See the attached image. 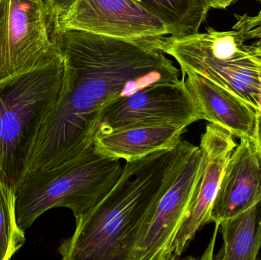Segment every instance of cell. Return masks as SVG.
I'll return each mask as SVG.
<instances>
[{
    "mask_svg": "<svg viewBox=\"0 0 261 260\" xmlns=\"http://www.w3.org/2000/svg\"><path fill=\"white\" fill-rule=\"evenodd\" d=\"M51 38L64 60L62 85L41 125L26 174L67 163L90 149L99 115L112 102L181 79L155 38L119 39L80 31H60Z\"/></svg>",
    "mask_w": 261,
    "mask_h": 260,
    "instance_id": "1",
    "label": "cell"
},
{
    "mask_svg": "<svg viewBox=\"0 0 261 260\" xmlns=\"http://www.w3.org/2000/svg\"><path fill=\"white\" fill-rule=\"evenodd\" d=\"M195 148L182 140L174 149L126 162L108 193L76 219L73 235L58 247L61 258L130 260L140 232L156 201Z\"/></svg>",
    "mask_w": 261,
    "mask_h": 260,
    "instance_id": "2",
    "label": "cell"
},
{
    "mask_svg": "<svg viewBox=\"0 0 261 260\" xmlns=\"http://www.w3.org/2000/svg\"><path fill=\"white\" fill-rule=\"evenodd\" d=\"M231 30L155 38V44L179 64L182 75H200L234 93L257 111L261 56V10L236 15Z\"/></svg>",
    "mask_w": 261,
    "mask_h": 260,
    "instance_id": "3",
    "label": "cell"
},
{
    "mask_svg": "<svg viewBox=\"0 0 261 260\" xmlns=\"http://www.w3.org/2000/svg\"><path fill=\"white\" fill-rule=\"evenodd\" d=\"M63 76L64 60L57 46L32 70L0 80V180L15 192L41 125L58 100Z\"/></svg>",
    "mask_w": 261,
    "mask_h": 260,
    "instance_id": "4",
    "label": "cell"
},
{
    "mask_svg": "<svg viewBox=\"0 0 261 260\" xmlns=\"http://www.w3.org/2000/svg\"><path fill=\"white\" fill-rule=\"evenodd\" d=\"M120 160L103 157L93 146L74 160L25 174L15 192L17 224L23 232L54 208H67L75 219L91 211L122 174Z\"/></svg>",
    "mask_w": 261,
    "mask_h": 260,
    "instance_id": "5",
    "label": "cell"
},
{
    "mask_svg": "<svg viewBox=\"0 0 261 260\" xmlns=\"http://www.w3.org/2000/svg\"><path fill=\"white\" fill-rule=\"evenodd\" d=\"M204 162L203 151L196 146L156 201L130 260H172L173 242L196 198Z\"/></svg>",
    "mask_w": 261,
    "mask_h": 260,
    "instance_id": "6",
    "label": "cell"
},
{
    "mask_svg": "<svg viewBox=\"0 0 261 260\" xmlns=\"http://www.w3.org/2000/svg\"><path fill=\"white\" fill-rule=\"evenodd\" d=\"M199 120L202 115L182 76L177 82L154 84L112 102L99 115L95 137L138 125L189 126Z\"/></svg>",
    "mask_w": 261,
    "mask_h": 260,
    "instance_id": "7",
    "label": "cell"
},
{
    "mask_svg": "<svg viewBox=\"0 0 261 260\" xmlns=\"http://www.w3.org/2000/svg\"><path fill=\"white\" fill-rule=\"evenodd\" d=\"M56 49L44 0H0V80L32 70Z\"/></svg>",
    "mask_w": 261,
    "mask_h": 260,
    "instance_id": "8",
    "label": "cell"
},
{
    "mask_svg": "<svg viewBox=\"0 0 261 260\" xmlns=\"http://www.w3.org/2000/svg\"><path fill=\"white\" fill-rule=\"evenodd\" d=\"M60 31H80L128 40L169 35L167 26L136 0H76L54 34Z\"/></svg>",
    "mask_w": 261,
    "mask_h": 260,
    "instance_id": "9",
    "label": "cell"
},
{
    "mask_svg": "<svg viewBox=\"0 0 261 260\" xmlns=\"http://www.w3.org/2000/svg\"><path fill=\"white\" fill-rule=\"evenodd\" d=\"M237 145L231 133L213 124L207 125L199 145L205 157L203 172L190 213L173 242L172 260L179 259L196 233L210 223L212 207L225 166Z\"/></svg>",
    "mask_w": 261,
    "mask_h": 260,
    "instance_id": "10",
    "label": "cell"
},
{
    "mask_svg": "<svg viewBox=\"0 0 261 260\" xmlns=\"http://www.w3.org/2000/svg\"><path fill=\"white\" fill-rule=\"evenodd\" d=\"M230 155L210 213L216 227L261 199V156L253 140L242 137Z\"/></svg>",
    "mask_w": 261,
    "mask_h": 260,
    "instance_id": "11",
    "label": "cell"
},
{
    "mask_svg": "<svg viewBox=\"0 0 261 260\" xmlns=\"http://www.w3.org/2000/svg\"><path fill=\"white\" fill-rule=\"evenodd\" d=\"M186 85L202 120L221 127L239 138H254L256 111L239 96L196 74L186 73Z\"/></svg>",
    "mask_w": 261,
    "mask_h": 260,
    "instance_id": "12",
    "label": "cell"
},
{
    "mask_svg": "<svg viewBox=\"0 0 261 260\" xmlns=\"http://www.w3.org/2000/svg\"><path fill=\"white\" fill-rule=\"evenodd\" d=\"M187 127L171 123L130 127L96 136L93 146L103 157L133 161L156 151L174 149L182 140Z\"/></svg>",
    "mask_w": 261,
    "mask_h": 260,
    "instance_id": "13",
    "label": "cell"
},
{
    "mask_svg": "<svg viewBox=\"0 0 261 260\" xmlns=\"http://www.w3.org/2000/svg\"><path fill=\"white\" fill-rule=\"evenodd\" d=\"M219 227L223 245L216 259L255 260L261 248V199Z\"/></svg>",
    "mask_w": 261,
    "mask_h": 260,
    "instance_id": "14",
    "label": "cell"
},
{
    "mask_svg": "<svg viewBox=\"0 0 261 260\" xmlns=\"http://www.w3.org/2000/svg\"><path fill=\"white\" fill-rule=\"evenodd\" d=\"M159 18L169 31V36L184 37L199 32L211 9L208 0H136Z\"/></svg>",
    "mask_w": 261,
    "mask_h": 260,
    "instance_id": "15",
    "label": "cell"
},
{
    "mask_svg": "<svg viewBox=\"0 0 261 260\" xmlns=\"http://www.w3.org/2000/svg\"><path fill=\"white\" fill-rule=\"evenodd\" d=\"M25 242L15 215V192L0 180V260L10 259Z\"/></svg>",
    "mask_w": 261,
    "mask_h": 260,
    "instance_id": "16",
    "label": "cell"
},
{
    "mask_svg": "<svg viewBox=\"0 0 261 260\" xmlns=\"http://www.w3.org/2000/svg\"><path fill=\"white\" fill-rule=\"evenodd\" d=\"M46 16L50 28V35L59 27L66 15L70 12L76 0H44Z\"/></svg>",
    "mask_w": 261,
    "mask_h": 260,
    "instance_id": "17",
    "label": "cell"
},
{
    "mask_svg": "<svg viewBox=\"0 0 261 260\" xmlns=\"http://www.w3.org/2000/svg\"><path fill=\"white\" fill-rule=\"evenodd\" d=\"M258 108L256 111L255 130L252 140L256 150L261 156V56L258 68Z\"/></svg>",
    "mask_w": 261,
    "mask_h": 260,
    "instance_id": "18",
    "label": "cell"
},
{
    "mask_svg": "<svg viewBox=\"0 0 261 260\" xmlns=\"http://www.w3.org/2000/svg\"><path fill=\"white\" fill-rule=\"evenodd\" d=\"M210 7L214 9H226L238 0H208Z\"/></svg>",
    "mask_w": 261,
    "mask_h": 260,
    "instance_id": "19",
    "label": "cell"
},
{
    "mask_svg": "<svg viewBox=\"0 0 261 260\" xmlns=\"http://www.w3.org/2000/svg\"><path fill=\"white\" fill-rule=\"evenodd\" d=\"M258 1L261 3V0H258Z\"/></svg>",
    "mask_w": 261,
    "mask_h": 260,
    "instance_id": "20",
    "label": "cell"
},
{
    "mask_svg": "<svg viewBox=\"0 0 261 260\" xmlns=\"http://www.w3.org/2000/svg\"><path fill=\"white\" fill-rule=\"evenodd\" d=\"M260 10H261V9H260Z\"/></svg>",
    "mask_w": 261,
    "mask_h": 260,
    "instance_id": "21",
    "label": "cell"
}]
</instances>
